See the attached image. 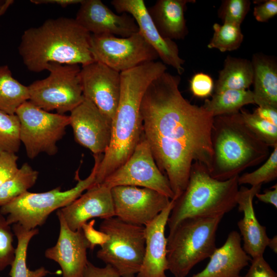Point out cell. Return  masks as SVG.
I'll use <instances>...</instances> for the list:
<instances>
[{
    "instance_id": "cell-1",
    "label": "cell",
    "mask_w": 277,
    "mask_h": 277,
    "mask_svg": "<svg viewBox=\"0 0 277 277\" xmlns=\"http://www.w3.org/2000/svg\"><path fill=\"white\" fill-rule=\"evenodd\" d=\"M181 77L165 72L149 85L142 100L143 135L176 200L185 189L192 164L210 171L214 117L192 104L179 90Z\"/></svg>"
},
{
    "instance_id": "cell-2",
    "label": "cell",
    "mask_w": 277,
    "mask_h": 277,
    "mask_svg": "<svg viewBox=\"0 0 277 277\" xmlns=\"http://www.w3.org/2000/svg\"><path fill=\"white\" fill-rule=\"evenodd\" d=\"M166 70L162 62L152 61L120 72V96L112 121L111 141L98 166L94 185L101 184L133 153L143 134L140 108L143 96L150 84Z\"/></svg>"
},
{
    "instance_id": "cell-3",
    "label": "cell",
    "mask_w": 277,
    "mask_h": 277,
    "mask_svg": "<svg viewBox=\"0 0 277 277\" xmlns=\"http://www.w3.org/2000/svg\"><path fill=\"white\" fill-rule=\"evenodd\" d=\"M91 34L75 18H49L23 33L18 53L33 72L47 70L50 63L81 64L94 62L90 50Z\"/></svg>"
},
{
    "instance_id": "cell-4",
    "label": "cell",
    "mask_w": 277,
    "mask_h": 277,
    "mask_svg": "<svg viewBox=\"0 0 277 277\" xmlns=\"http://www.w3.org/2000/svg\"><path fill=\"white\" fill-rule=\"evenodd\" d=\"M210 176L219 181L234 177L267 159L269 147L246 125L240 112L213 118Z\"/></svg>"
},
{
    "instance_id": "cell-5",
    "label": "cell",
    "mask_w": 277,
    "mask_h": 277,
    "mask_svg": "<svg viewBox=\"0 0 277 277\" xmlns=\"http://www.w3.org/2000/svg\"><path fill=\"white\" fill-rule=\"evenodd\" d=\"M239 176L219 181L203 164L194 163L185 189L174 200L167 224L169 231L186 218L224 216L231 211L237 206Z\"/></svg>"
},
{
    "instance_id": "cell-6",
    "label": "cell",
    "mask_w": 277,
    "mask_h": 277,
    "mask_svg": "<svg viewBox=\"0 0 277 277\" xmlns=\"http://www.w3.org/2000/svg\"><path fill=\"white\" fill-rule=\"evenodd\" d=\"M223 217L186 218L169 231L167 259L174 277H186L195 265L210 257L216 248V232Z\"/></svg>"
},
{
    "instance_id": "cell-7",
    "label": "cell",
    "mask_w": 277,
    "mask_h": 277,
    "mask_svg": "<svg viewBox=\"0 0 277 277\" xmlns=\"http://www.w3.org/2000/svg\"><path fill=\"white\" fill-rule=\"evenodd\" d=\"M93 156L94 164L90 174L82 180L77 173V182L74 187L65 191L58 187L44 192L27 191L1 206L0 213L7 214L6 220L10 225L17 223L27 230L43 225L53 211L67 206L94 185L103 155Z\"/></svg>"
},
{
    "instance_id": "cell-8",
    "label": "cell",
    "mask_w": 277,
    "mask_h": 277,
    "mask_svg": "<svg viewBox=\"0 0 277 277\" xmlns=\"http://www.w3.org/2000/svg\"><path fill=\"white\" fill-rule=\"evenodd\" d=\"M99 229L109 239L97 251V258L114 268L121 277H136L145 253V226L113 216L103 220Z\"/></svg>"
},
{
    "instance_id": "cell-9",
    "label": "cell",
    "mask_w": 277,
    "mask_h": 277,
    "mask_svg": "<svg viewBox=\"0 0 277 277\" xmlns=\"http://www.w3.org/2000/svg\"><path fill=\"white\" fill-rule=\"evenodd\" d=\"M49 75L28 86L29 101L47 111L65 114L71 112L84 100L79 65L50 63Z\"/></svg>"
},
{
    "instance_id": "cell-10",
    "label": "cell",
    "mask_w": 277,
    "mask_h": 277,
    "mask_svg": "<svg viewBox=\"0 0 277 277\" xmlns=\"http://www.w3.org/2000/svg\"><path fill=\"white\" fill-rule=\"evenodd\" d=\"M15 114L20 123L21 141L29 159H33L42 153L56 154L57 143L70 125L69 115L45 111L29 101L21 105Z\"/></svg>"
},
{
    "instance_id": "cell-11",
    "label": "cell",
    "mask_w": 277,
    "mask_h": 277,
    "mask_svg": "<svg viewBox=\"0 0 277 277\" xmlns=\"http://www.w3.org/2000/svg\"><path fill=\"white\" fill-rule=\"evenodd\" d=\"M90 50L94 61L120 73L159 57L138 32L127 37L91 34Z\"/></svg>"
},
{
    "instance_id": "cell-12",
    "label": "cell",
    "mask_w": 277,
    "mask_h": 277,
    "mask_svg": "<svg viewBox=\"0 0 277 277\" xmlns=\"http://www.w3.org/2000/svg\"><path fill=\"white\" fill-rule=\"evenodd\" d=\"M110 189L134 186L155 190L174 200L167 176L158 168L149 145L143 135L128 159L101 184Z\"/></svg>"
},
{
    "instance_id": "cell-13",
    "label": "cell",
    "mask_w": 277,
    "mask_h": 277,
    "mask_svg": "<svg viewBox=\"0 0 277 277\" xmlns=\"http://www.w3.org/2000/svg\"><path fill=\"white\" fill-rule=\"evenodd\" d=\"M114 216L132 224L145 226L168 205L171 200L151 189L118 186L111 189Z\"/></svg>"
},
{
    "instance_id": "cell-14",
    "label": "cell",
    "mask_w": 277,
    "mask_h": 277,
    "mask_svg": "<svg viewBox=\"0 0 277 277\" xmlns=\"http://www.w3.org/2000/svg\"><path fill=\"white\" fill-rule=\"evenodd\" d=\"M80 78L84 97L112 121L119 102L120 73L94 61L82 66Z\"/></svg>"
},
{
    "instance_id": "cell-15",
    "label": "cell",
    "mask_w": 277,
    "mask_h": 277,
    "mask_svg": "<svg viewBox=\"0 0 277 277\" xmlns=\"http://www.w3.org/2000/svg\"><path fill=\"white\" fill-rule=\"evenodd\" d=\"M69 117L75 141L93 155L104 154L111 141L112 121L85 97Z\"/></svg>"
},
{
    "instance_id": "cell-16",
    "label": "cell",
    "mask_w": 277,
    "mask_h": 277,
    "mask_svg": "<svg viewBox=\"0 0 277 277\" xmlns=\"http://www.w3.org/2000/svg\"><path fill=\"white\" fill-rule=\"evenodd\" d=\"M111 4L117 13H126L133 17L138 32L155 50L163 64L172 67L179 75L184 73L185 61L180 56L177 44L174 41L161 35L144 0H113Z\"/></svg>"
},
{
    "instance_id": "cell-17",
    "label": "cell",
    "mask_w": 277,
    "mask_h": 277,
    "mask_svg": "<svg viewBox=\"0 0 277 277\" xmlns=\"http://www.w3.org/2000/svg\"><path fill=\"white\" fill-rule=\"evenodd\" d=\"M56 215L60 226L58 240L54 246L46 250L45 255L58 264L63 277H83L88 262L89 244L81 228L72 231L69 228L60 209Z\"/></svg>"
},
{
    "instance_id": "cell-18",
    "label": "cell",
    "mask_w": 277,
    "mask_h": 277,
    "mask_svg": "<svg viewBox=\"0 0 277 277\" xmlns=\"http://www.w3.org/2000/svg\"><path fill=\"white\" fill-rule=\"evenodd\" d=\"M75 20L91 34L127 37L138 32L133 17L114 13L100 0H82Z\"/></svg>"
},
{
    "instance_id": "cell-19",
    "label": "cell",
    "mask_w": 277,
    "mask_h": 277,
    "mask_svg": "<svg viewBox=\"0 0 277 277\" xmlns=\"http://www.w3.org/2000/svg\"><path fill=\"white\" fill-rule=\"evenodd\" d=\"M69 228H81L90 219L114 216L111 189L102 184L93 185L67 206L60 209Z\"/></svg>"
},
{
    "instance_id": "cell-20",
    "label": "cell",
    "mask_w": 277,
    "mask_h": 277,
    "mask_svg": "<svg viewBox=\"0 0 277 277\" xmlns=\"http://www.w3.org/2000/svg\"><path fill=\"white\" fill-rule=\"evenodd\" d=\"M174 200L154 220L145 226V249L141 267L136 277H168L167 238L165 228Z\"/></svg>"
},
{
    "instance_id": "cell-21",
    "label": "cell",
    "mask_w": 277,
    "mask_h": 277,
    "mask_svg": "<svg viewBox=\"0 0 277 277\" xmlns=\"http://www.w3.org/2000/svg\"><path fill=\"white\" fill-rule=\"evenodd\" d=\"M262 185L251 186L250 188L242 187L237 197V205L243 217L238 222V226L244 242L243 249L251 259L263 255L270 238L265 226L260 224L255 216L253 199L259 193Z\"/></svg>"
},
{
    "instance_id": "cell-22",
    "label": "cell",
    "mask_w": 277,
    "mask_h": 277,
    "mask_svg": "<svg viewBox=\"0 0 277 277\" xmlns=\"http://www.w3.org/2000/svg\"><path fill=\"white\" fill-rule=\"evenodd\" d=\"M241 240L237 231L230 232L225 243L210 256L205 268L191 277H240L241 271L251 260L242 248Z\"/></svg>"
},
{
    "instance_id": "cell-23",
    "label": "cell",
    "mask_w": 277,
    "mask_h": 277,
    "mask_svg": "<svg viewBox=\"0 0 277 277\" xmlns=\"http://www.w3.org/2000/svg\"><path fill=\"white\" fill-rule=\"evenodd\" d=\"M194 0H158L147 8L148 12L161 35L171 40L184 39L188 34L184 12Z\"/></svg>"
},
{
    "instance_id": "cell-24",
    "label": "cell",
    "mask_w": 277,
    "mask_h": 277,
    "mask_svg": "<svg viewBox=\"0 0 277 277\" xmlns=\"http://www.w3.org/2000/svg\"><path fill=\"white\" fill-rule=\"evenodd\" d=\"M253 69L254 103L258 106L277 108V63L271 56L254 54L251 60Z\"/></svg>"
},
{
    "instance_id": "cell-25",
    "label": "cell",
    "mask_w": 277,
    "mask_h": 277,
    "mask_svg": "<svg viewBox=\"0 0 277 277\" xmlns=\"http://www.w3.org/2000/svg\"><path fill=\"white\" fill-rule=\"evenodd\" d=\"M253 69L251 61L228 56L214 84L215 93L227 90H247L253 83Z\"/></svg>"
},
{
    "instance_id": "cell-26",
    "label": "cell",
    "mask_w": 277,
    "mask_h": 277,
    "mask_svg": "<svg viewBox=\"0 0 277 277\" xmlns=\"http://www.w3.org/2000/svg\"><path fill=\"white\" fill-rule=\"evenodd\" d=\"M250 104H255L252 91L227 90L214 93L211 99L205 100L202 106L215 117L238 113Z\"/></svg>"
},
{
    "instance_id": "cell-27",
    "label": "cell",
    "mask_w": 277,
    "mask_h": 277,
    "mask_svg": "<svg viewBox=\"0 0 277 277\" xmlns=\"http://www.w3.org/2000/svg\"><path fill=\"white\" fill-rule=\"evenodd\" d=\"M12 229L17 238L14 260L11 265L9 273L11 277H44L50 273L45 267H41L34 270H30L27 265V253L31 239L37 234V228L27 230L19 224H13Z\"/></svg>"
},
{
    "instance_id": "cell-28",
    "label": "cell",
    "mask_w": 277,
    "mask_h": 277,
    "mask_svg": "<svg viewBox=\"0 0 277 277\" xmlns=\"http://www.w3.org/2000/svg\"><path fill=\"white\" fill-rule=\"evenodd\" d=\"M29 100L28 87L12 76L7 65L0 66V109L14 114L17 108Z\"/></svg>"
},
{
    "instance_id": "cell-29",
    "label": "cell",
    "mask_w": 277,
    "mask_h": 277,
    "mask_svg": "<svg viewBox=\"0 0 277 277\" xmlns=\"http://www.w3.org/2000/svg\"><path fill=\"white\" fill-rule=\"evenodd\" d=\"M38 172L28 163H24L16 174L0 185V206L20 196L36 183Z\"/></svg>"
},
{
    "instance_id": "cell-30",
    "label": "cell",
    "mask_w": 277,
    "mask_h": 277,
    "mask_svg": "<svg viewBox=\"0 0 277 277\" xmlns=\"http://www.w3.org/2000/svg\"><path fill=\"white\" fill-rule=\"evenodd\" d=\"M214 33L207 47L221 52L231 51L238 49L242 44L244 35L241 26L230 23L213 25Z\"/></svg>"
},
{
    "instance_id": "cell-31",
    "label": "cell",
    "mask_w": 277,
    "mask_h": 277,
    "mask_svg": "<svg viewBox=\"0 0 277 277\" xmlns=\"http://www.w3.org/2000/svg\"><path fill=\"white\" fill-rule=\"evenodd\" d=\"M21 144L20 123L17 116L0 109V153H16Z\"/></svg>"
},
{
    "instance_id": "cell-32",
    "label": "cell",
    "mask_w": 277,
    "mask_h": 277,
    "mask_svg": "<svg viewBox=\"0 0 277 277\" xmlns=\"http://www.w3.org/2000/svg\"><path fill=\"white\" fill-rule=\"evenodd\" d=\"M241 116L247 127L269 147L277 146V126L259 117L254 112L250 113L241 109Z\"/></svg>"
},
{
    "instance_id": "cell-33",
    "label": "cell",
    "mask_w": 277,
    "mask_h": 277,
    "mask_svg": "<svg viewBox=\"0 0 277 277\" xmlns=\"http://www.w3.org/2000/svg\"><path fill=\"white\" fill-rule=\"evenodd\" d=\"M266 162L259 168L251 172L239 176V185L249 184L251 186L270 182L277 177V146L274 147Z\"/></svg>"
},
{
    "instance_id": "cell-34",
    "label": "cell",
    "mask_w": 277,
    "mask_h": 277,
    "mask_svg": "<svg viewBox=\"0 0 277 277\" xmlns=\"http://www.w3.org/2000/svg\"><path fill=\"white\" fill-rule=\"evenodd\" d=\"M251 5L248 0L223 1L217 14L223 23L241 26L247 15Z\"/></svg>"
},
{
    "instance_id": "cell-35",
    "label": "cell",
    "mask_w": 277,
    "mask_h": 277,
    "mask_svg": "<svg viewBox=\"0 0 277 277\" xmlns=\"http://www.w3.org/2000/svg\"><path fill=\"white\" fill-rule=\"evenodd\" d=\"M12 229L4 215L0 213V271L11 266L15 258Z\"/></svg>"
},
{
    "instance_id": "cell-36",
    "label": "cell",
    "mask_w": 277,
    "mask_h": 277,
    "mask_svg": "<svg viewBox=\"0 0 277 277\" xmlns=\"http://www.w3.org/2000/svg\"><path fill=\"white\" fill-rule=\"evenodd\" d=\"M214 87L212 77L203 72L195 74L190 81V90L193 96L197 97H209L214 90Z\"/></svg>"
},
{
    "instance_id": "cell-37",
    "label": "cell",
    "mask_w": 277,
    "mask_h": 277,
    "mask_svg": "<svg viewBox=\"0 0 277 277\" xmlns=\"http://www.w3.org/2000/svg\"><path fill=\"white\" fill-rule=\"evenodd\" d=\"M18 156L14 153H0V185L14 176L19 168Z\"/></svg>"
},
{
    "instance_id": "cell-38",
    "label": "cell",
    "mask_w": 277,
    "mask_h": 277,
    "mask_svg": "<svg viewBox=\"0 0 277 277\" xmlns=\"http://www.w3.org/2000/svg\"><path fill=\"white\" fill-rule=\"evenodd\" d=\"M240 277H277V274L261 255L251 259L247 272Z\"/></svg>"
},
{
    "instance_id": "cell-39",
    "label": "cell",
    "mask_w": 277,
    "mask_h": 277,
    "mask_svg": "<svg viewBox=\"0 0 277 277\" xmlns=\"http://www.w3.org/2000/svg\"><path fill=\"white\" fill-rule=\"evenodd\" d=\"M95 220L84 223L81 227L84 235L89 244V248L92 250L96 245L102 246L109 239L104 232L94 228Z\"/></svg>"
},
{
    "instance_id": "cell-40",
    "label": "cell",
    "mask_w": 277,
    "mask_h": 277,
    "mask_svg": "<svg viewBox=\"0 0 277 277\" xmlns=\"http://www.w3.org/2000/svg\"><path fill=\"white\" fill-rule=\"evenodd\" d=\"M277 14V1L268 0L254 7L253 15L256 21L266 22Z\"/></svg>"
},
{
    "instance_id": "cell-41",
    "label": "cell",
    "mask_w": 277,
    "mask_h": 277,
    "mask_svg": "<svg viewBox=\"0 0 277 277\" xmlns=\"http://www.w3.org/2000/svg\"><path fill=\"white\" fill-rule=\"evenodd\" d=\"M83 277H121L117 271L109 265L104 267L95 266L88 261L84 270Z\"/></svg>"
},
{
    "instance_id": "cell-42",
    "label": "cell",
    "mask_w": 277,
    "mask_h": 277,
    "mask_svg": "<svg viewBox=\"0 0 277 277\" xmlns=\"http://www.w3.org/2000/svg\"><path fill=\"white\" fill-rule=\"evenodd\" d=\"M253 112L261 118L277 126V108L271 106H258Z\"/></svg>"
},
{
    "instance_id": "cell-43",
    "label": "cell",
    "mask_w": 277,
    "mask_h": 277,
    "mask_svg": "<svg viewBox=\"0 0 277 277\" xmlns=\"http://www.w3.org/2000/svg\"><path fill=\"white\" fill-rule=\"evenodd\" d=\"M273 189H269L263 193H258L255 196L259 201L265 203L272 205L277 208V185L272 187Z\"/></svg>"
},
{
    "instance_id": "cell-44",
    "label": "cell",
    "mask_w": 277,
    "mask_h": 277,
    "mask_svg": "<svg viewBox=\"0 0 277 277\" xmlns=\"http://www.w3.org/2000/svg\"><path fill=\"white\" fill-rule=\"evenodd\" d=\"M82 0H31L30 2L35 4H52L66 7L69 5L80 4Z\"/></svg>"
},
{
    "instance_id": "cell-45",
    "label": "cell",
    "mask_w": 277,
    "mask_h": 277,
    "mask_svg": "<svg viewBox=\"0 0 277 277\" xmlns=\"http://www.w3.org/2000/svg\"><path fill=\"white\" fill-rule=\"evenodd\" d=\"M274 253H277V237L276 235L274 236L272 238H270L268 246Z\"/></svg>"
},
{
    "instance_id": "cell-46",
    "label": "cell",
    "mask_w": 277,
    "mask_h": 277,
    "mask_svg": "<svg viewBox=\"0 0 277 277\" xmlns=\"http://www.w3.org/2000/svg\"><path fill=\"white\" fill-rule=\"evenodd\" d=\"M13 2L12 1L0 0V16L2 15L8 8L9 6Z\"/></svg>"
}]
</instances>
